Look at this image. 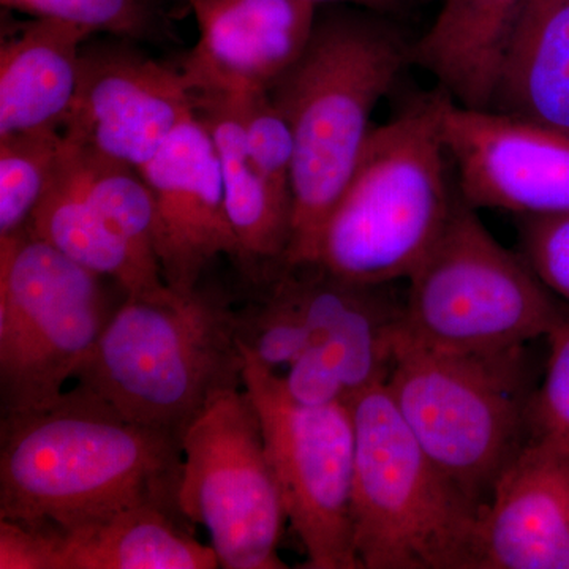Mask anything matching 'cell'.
<instances>
[{
	"label": "cell",
	"mask_w": 569,
	"mask_h": 569,
	"mask_svg": "<svg viewBox=\"0 0 569 569\" xmlns=\"http://www.w3.org/2000/svg\"><path fill=\"white\" fill-rule=\"evenodd\" d=\"M181 441L80 383L50 406L2 415L0 519L69 533L137 505H178Z\"/></svg>",
	"instance_id": "1"
},
{
	"label": "cell",
	"mask_w": 569,
	"mask_h": 569,
	"mask_svg": "<svg viewBox=\"0 0 569 569\" xmlns=\"http://www.w3.org/2000/svg\"><path fill=\"white\" fill-rule=\"evenodd\" d=\"M411 48L380 13L317 14L305 52L269 89L295 138L293 219L284 266L317 263L321 234L372 133L370 118Z\"/></svg>",
	"instance_id": "2"
},
{
	"label": "cell",
	"mask_w": 569,
	"mask_h": 569,
	"mask_svg": "<svg viewBox=\"0 0 569 569\" xmlns=\"http://www.w3.org/2000/svg\"><path fill=\"white\" fill-rule=\"evenodd\" d=\"M242 370L236 310L201 287L164 284L123 296L77 381L130 421L182 438L212 396L242 387Z\"/></svg>",
	"instance_id": "3"
},
{
	"label": "cell",
	"mask_w": 569,
	"mask_h": 569,
	"mask_svg": "<svg viewBox=\"0 0 569 569\" xmlns=\"http://www.w3.org/2000/svg\"><path fill=\"white\" fill-rule=\"evenodd\" d=\"M449 167L440 93L373 129L326 222L316 264L351 282L408 280L458 203Z\"/></svg>",
	"instance_id": "4"
},
{
	"label": "cell",
	"mask_w": 569,
	"mask_h": 569,
	"mask_svg": "<svg viewBox=\"0 0 569 569\" xmlns=\"http://www.w3.org/2000/svg\"><path fill=\"white\" fill-rule=\"evenodd\" d=\"M387 388L427 456L486 508L498 478L531 440L538 385L529 346L449 353L400 335Z\"/></svg>",
	"instance_id": "5"
},
{
	"label": "cell",
	"mask_w": 569,
	"mask_h": 569,
	"mask_svg": "<svg viewBox=\"0 0 569 569\" xmlns=\"http://www.w3.org/2000/svg\"><path fill=\"white\" fill-rule=\"evenodd\" d=\"M353 545L362 569H478L485 508L432 462L387 383L351 402Z\"/></svg>",
	"instance_id": "6"
},
{
	"label": "cell",
	"mask_w": 569,
	"mask_h": 569,
	"mask_svg": "<svg viewBox=\"0 0 569 569\" xmlns=\"http://www.w3.org/2000/svg\"><path fill=\"white\" fill-rule=\"evenodd\" d=\"M407 282L402 337L430 350L489 353L529 346L569 317L526 258L498 244L460 197Z\"/></svg>",
	"instance_id": "7"
},
{
	"label": "cell",
	"mask_w": 569,
	"mask_h": 569,
	"mask_svg": "<svg viewBox=\"0 0 569 569\" xmlns=\"http://www.w3.org/2000/svg\"><path fill=\"white\" fill-rule=\"evenodd\" d=\"M93 274L28 230L0 238L2 415L50 406L114 313Z\"/></svg>",
	"instance_id": "8"
},
{
	"label": "cell",
	"mask_w": 569,
	"mask_h": 569,
	"mask_svg": "<svg viewBox=\"0 0 569 569\" xmlns=\"http://www.w3.org/2000/svg\"><path fill=\"white\" fill-rule=\"evenodd\" d=\"M178 507L203 526L224 569H283L284 509L249 392L211 397L182 433Z\"/></svg>",
	"instance_id": "9"
},
{
	"label": "cell",
	"mask_w": 569,
	"mask_h": 569,
	"mask_svg": "<svg viewBox=\"0 0 569 569\" xmlns=\"http://www.w3.org/2000/svg\"><path fill=\"white\" fill-rule=\"evenodd\" d=\"M242 356V387L260 415L284 516L305 548V568L361 569L351 512L356 433L350 403L295 402L279 373Z\"/></svg>",
	"instance_id": "10"
},
{
	"label": "cell",
	"mask_w": 569,
	"mask_h": 569,
	"mask_svg": "<svg viewBox=\"0 0 569 569\" xmlns=\"http://www.w3.org/2000/svg\"><path fill=\"white\" fill-rule=\"evenodd\" d=\"M440 129L460 198L473 209L569 212V132L440 93Z\"/></svg>",
	"instance_id": "11"
},
{
	"label": "cell",
	"mask_w": 569,
	"mask_h": 569,
	"mask_svg": "<svg viewBox=\"0 0 569 569\" xmlns=\"http://www.w3.org/2000/svg\"><path fill=\"white\" fill-rule=\"evenodd\" d=\"M190 116L193 96L181 70L132 44L89 39L61 132L70 144L138 170Z\"/></svg>",
	"instance_id": "12"
},
{
	"label": "cell",
	"mask_w": 569,
	"mask_h": 569,
	"mask_svg": "<svg viewBox=\"0 0 569 569\" xmlns=\"http://www.w3.org/2000/svg\"><path fill=\"white\" fill-rule=\"evenodd\" d=\"M138 173L151 192L157 261L171 290L192 293L220 257L242 269L244 258L228 217L219 156L197 116L186 119Z\"/></svg>",
	"instance_id": "13"
},
{
	"label": "cell",
	"mask_w": 569,
	"mask_h": 569,
	"mask_svg": "<svg viewBox=\"0 0 569 569\" xmlns=\"http://www.w3.org/2000/svg\"><path fill=\"white\" fill-rule=\"evenodd\" d=\"M198 37L181 73L192 93L269 92L305 52L317 21L307 0H187Z\"/></svg>",
	"instance_id": "14"
},
{
	"label": "cell",
	"mask_w": 569,
	"mask_h": 569,
	"mask_svg": "<svg viewBox=\"0 0 569 569\" xmlns=\"http://www.w3.org/2000/svg\"><path fill=\"white\" fill-rule=\"evenodd\" d=\"M309 328L310 351L342 381L348 400L387 383L402 335L406 296L395 283L351 282L318 264L284 266Z\"/></svg>",
	"instance_id": "15"
},
{
	"label": "cell",
	"mask_w": 569,
	"mask_h": 569,
	"mask_svg": "<svg viewBox=\"0 0 569 569\" xmlns=\"http://www.w3.org/2000/svg\"><path fill=\"white\" fill-rule=\"evenodd\" d=\"M478 569H569V449L530 440L479 523Z\"/></svg>",
	"instance_id": "16"
},
{
	"label": "cell",
	"mask_w": 569,
	"mask_h": 569,
	"mask_svg": "<svg viewBox=\"0 0 569 569\" xmlns=\"http://www.w3.org/2000/svg\"><path fill=\"white\" fill-rule=\"evenodd\" d=\"M92 33L56 20L32 21L0 48V138L61 130L77 92L81 50Z\"/></svg>",
	"instance_id": "17"
},
{
	"label": "cell",
	"mask_w": 569,
	"mask_h": 569,
	"mask_svg": "<svg viewBox=\"0 0 569 569\" xmlns=\"http://www.w3.org/2000/svg\"><path fill=\"white\" fill-rule=\"evenodd\" d=\"M192 96L193 114L211 133L219 156L224 203L244 258L242 271L254 283L266 282L284 266L293 204L279 197L250 162L230 100L213 93Z\"/></svg>",
	"instance_id": "18"
},
{
	"label": "cell",
	"mask_w": 569,
	"mask_h": 569,
	"mask_svg": "<svg viewBox=\"0 0 569 569\" xmlns=\"http://www.w3.org/2000/svg\"><path fill=\"white\" fill-rule=\"evenodd\" d=\"M527 0H445L411 48V61L437 78L456 103L490 110L498 71Z\"/></svg>",
	"instance_id": "19"
},
{
	"label": "cell",
	"mask_w": 569,
	"mask_h": 569,
	"mask_svg": "<svg viewBox=\"0 0 569 569\" xmlns=\"http://www.w3.org/2000/svg\"><path fill=\"white\" fill-rule=\"evenodd\" d=\"M490 110L569 132V0H527Z\"/></svg>",
	"instance_id": "20"
},
{
	"label": "cell",
	"mask_w": 569,
	"mask_h": 569,
	"mask_svg": "<svg viewBox=\"0 0 569 569\" xmlns=\"http://www.w3.org/2000/svg\"><path fill=\"white\" fill-rule=\"evenodd\" d=\"M174 503H142L66 533L63 569H216L219 557Z\"/></svg>",
	"instance_id": "21"
},
{
	"label": "cell",
	"mask_w": 569,
	"mask_h": 569,
	"mask_svg": "<svg viewBox=\"0 0 569 569\" xmlns=\"http://www.w3.org/2000/svg\"><path fill=\"white\" fill-rule=\"evenodd\" d=\"M26 230L93 274L112 280L123 296L153 293L167 284L137 260L89 200L71 162L69 142Z\"/></svg>",
	"instance_id": "22"
},
{
	"label": "cell",
	"mask_w": 569,
	"mask_h": 569,
	"mask_svg": "<svg viewBox=\"0 0 569 569\" xmlns=\"http://www.w3.org/2000/svg\"><path fill=\"white\" fill-rule=\"evenodd\" d=\"M69 148L71 162L89 200L137 260L149 271L162 276L153 242V201L137 168L70 142Z\"/></svg>",
	"instance_id": "23"
},
{
	"label": "cell",
	"mask_w": 569,
	"mask_h": 569,
	"mask_svg": "<svg viewBox=\"0 0 569 569\" xmlns=\"http://www.w3.org/2000/svg\"><path fill=\"white\" fill-rule=\"evenodd\" d=\"M66 148L61 130L0 138V238L28 227Z\"/></svg>",
	"instance_id": "24"
},
{
	"label": "cell",
	"mask_w": 569,
	"mask_h": 569,
	"mask_svg": "<svg viewBox=\"0 0 569 569\" xmlns=\"http://www.w3.org/2000/svg\"><path fill=\"white\" fill-rule=\"evenodd\" d=\"M224 97L233 104L241 122L250 162L279 197L293 204L295 138L283 112L272 102L269 92Z\"/></svg>",
	"instance_id": "25"
},
{
	"label": "cell",
	"mask_w": 569,
	"mask_h": 569,
	"mask_svg": "<svg viewBox=\"0 0 569 569\" xmlns=\"http://www.w3.org/2000/svg\"><path fill=\"white\" fill-rule=\"evenodd\" d=\"M7 9L32 18L80 26L118 39H148L157 32V13L149 0H0Z\"/></svg>",
	"instance_id": "26"
},
{
	"label": "cell",
	"mask_w": 569,
	"mask_h": 569,
	"mask_svg": "<svg viewBox=\"0 0 569 569\" xmlns=\"http://www.w3.org/2000/svg\"><path fill=\"white\" fill-rule=\"evenodd\" d=\"M545 378L531 400V440L569 449V317L550 335Z\"/></svg>",
	"instance_id": "27"
},
{
	"label": "cell",
	"mask_w": 569,
	"mask_h": 569,
	"mask_svg": "<svg viewBox=\"0 0 569 569\" xmlns=\"http://www.w3.org/2000/svg\"><path fill=\"white\" fill-rule=\"evenodd\" d=\"M520 254L569 307V212L520 217Z\"/></svg>",
	"instance_id": "28"
},
{
	"label": "cell",
	"mask_w": 569,
	"mask_h": 569,
	"mask_svg": "<svg viewBox=\"0 0 569 569\" xmlns=\"http://www.w3.org/2000/svg\"><path fill=\"white\" fill-rule=\"evenodd\" d=\"M66 533L51 523L0 519V569H63Z\"/></svg>",
	"instance_id": "29"
},
{
	"label": "cell",
	"mask_w": 569,
	"mask_h": 569,
	"mask_svg": "<svg viewBox=\"0 0 569 569\" xmlns=\"http://www.w3.org/2000/svg\"><path fill=\"white\" fill-rule=\"evenodd\" d=\"M307 2L316 3V6H320V3H337V6H350L356 7V9L387 14L403 9L410 0H307Z\"/></svg>",
	"instance_id": "30"
}]
</instances>
